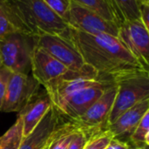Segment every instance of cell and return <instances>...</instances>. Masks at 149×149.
I'll return each instance as SVG.
<instances>
[{
    "instance_id": "cell-9",
    "label": "cell",
    "mask_w": 149,
    "mask_h": 149,
    "mask_svg": "<svg viewBox=\"0 0 149 149\" xmlns=\"http://www.w3.org/2000/svg\"><path fill=\"white\" fill-rule=\"evenodd\" d=\"M117 38L148 70L149 30L145 27L141 19L125 21L120 24Z\"/></svg>"
},
{
    "instance_id": "cell-28",
    "label": "cell",
    "mask_w": 149,
    "mask_h": 149,
    "mask_svg": "<svg viewBox=\"0 0 149 149\" xmlns=\"http://www.w3.org/2000/svg\"><path fill=\"white\" fill-rule=\"evenodd\" d=\"M106 149H113V148H112V147L110 146V144H109V145L107 146V148H106Z\"/></svg>"
},
{
    "instance_id": "cell-7",
    "label": "cell",
    "mask_w": 149,
    "mask_h": 149,
    "mask_svg": "<svg viewBox=\"0 0 149 149\" xmlns=\"http://www.w3.org/2000/svg\"><path fill=\"white\" fill-rule=\"evenodd\" d=\"M40 84L28 75L11 73L6 87L1 112L19 113L37 95Z\"/></svg>"
},
{
    "instance_id": "cell-23",
    "label": "cell",
    "mask_w": 149,
    "mask_h": 149,
    "mask_svg": "<svg viewBox=\"0 0 149 149\" xmlns=\"http://www.w3.org/2000/svg\"><path fill=\"white\" fill-rule=\"evenodd\" d=\"M16 31L17 29L10 23L3 8L2 2H0V38Z\"/></svg>"
},
{
    "instance_id": "cell-15",
    "label": "cell",
    "mask_w": 149,
    "mask_h": 149,
    "mask_svg": "<svg viewBox=\"0 0 149 149\" xmlns=\"http://www.w3.org/2000/svg\"><path fill=\"white\" fill-rule=\"evenodd\" d=\"M52 107L51 99L46 92L38 93L31 99L25 107L18 113L23 120L24 137L33 131Z\"/></svg>"
},
{
    "instance_id": "cell-22",
    "label": "cell",
    "mask_w": 149,
    "mask_h": 149,
    "mask_svg": "<svg viewBox=\"0 0 149 149\" xmlns=\"http://www.w3.org/2000/svg\"><path fill=\"white\" fill-rule=\"evenodd\" d=\"M97 131H88L82 128H79L69 146L68 149H83L86 146L89 137Z\"/></svg>"
},
{
    "instance_id": "cell-4",
    "label": "cell",
    "mask_w": 149,
    "mask_h": 149,
    "mask_svg": "<svg viewBox=\"0 0 149 149\" xmlns=\"http://www.w3.org/2000/svg\"><path fill=\"white\" fill-rule=\"evenodd\" d=\"M35 47V37L19 31L0 38V56L3 66L11 73L28 75Z\"/></svg>"
},
{
    "instance_id": "cell-26",
    "label": "cell",
    "mask_w": 149,
    "mask_h": 149,
    "mask_svg": "<svg viewBox=\"0 0 149 149\" xmlns=\"http://www.w3.org/2000/svg\"><path fill=\"white\" fill-rule=\"evenodd\" d=\"M110 146L113 148V149H127L129 147V143L113 138L110 142Z\"/></svg>"
},
{
    "instance_id": "cell-2",
    "label": "cell",
    "mask_w": 149,
    "mask_h": 149,
    "mask_svg": "<svg viewBox=\"0 0 149 149\" xmlns=\"http://www.w3.org/2000/svg\"><path fill=\"white\" fill-rule=\"evenodd\" d=\"M2 5L12 25L23 33L64 35L69 29L43 0H3Z\"/></svg>"
},
{
    "instance_id": "cell-31",
    "label": "cell",
    "mask_w": 149,
    "mask_h": 149,
    "mask_svg": "<svg viewBox=\"0 0 149 149\" xmlns=\"http://www.w3.org/2000/svg\"><path fill=\"white\" fill-rule=\"evenodd\" d=\"M143 1H148V2H149V0H143Z\"/></svg>"
},
{
    "instance_id": "cell-19",
    "label": "cell",
    "mask_w": 149,
    "mask_h": 149,
    "mask_svg": "<svg viewBox=\"0 0 149 149\" xmlns=\"http://www.w3.org/2000/svg\"><path fill=\"white\" fill-rule=\"evenodd\" d=\"M131 146L143 148L149 146V112H148L129 138Z\"/></svg>"
},
{
    "instance_id": "cell-17",
    "label": "cell",
    "mask_w": 149,
    "mask_h": 149,
    "mask_svg": "<svg viewBox=\"0 0 149 149\" xmlns=\"http://www.w3.org/2000/svg\"><path fill=\"white\" fill-rule=\"evenodd\" d=\"M24 139L22 117L17 114L16 122L0 136V149H19Z\"/></svg>"
},
{
    "instance_id": "cell-1",
    "label": "cell",
    "mask_w": 149,
    "mask_h": 149,
    "mask_svg": "<svg viewBox=\"0 0 149 149\" xmlns=\"http://www.w3.org/2000/svg\"><path fill=\"white\" fill-rule=\"evenodd\" d=\"M64 36L73 44L85 63L96 71L100 81L115 83L120 77L148 71L117 37L89 34L70 27Z\"/></svg>"
},
{
    "instance_id": "cell-18",
    "label": "cell",
    "mask_w": 149,
    "mask_h": 149,
    "mask_svg": "<svg viewBox=\"0 0 149 149\" xmlns=\"http://www.w3.org/2000/svg\"><path fill=\"white\" fill-rule=\"evenodd\" d=\"M72 1L98 13L107 20L113 22L118 25L115 15L108 0H72Z\"/></svg>"
},
{
    "instance_id": "cell-24",
    "label": "cell",
    "mask_w": 149,
    "mask_h": 149,
    "mask_svg": "<svg viewBox=\"0 0 149 149\" xmlns=\"http://www.w3.org/2000/svg\"><path fill=\"white\" fill-rule=\"evenodd\" d=\"M10 74L11 72L8 70L6 68H4L3 66L0 67V112H1L2 105H3L4 96H5L7 83H8Z\"/></svg>"
},
{
    "instance_id": "cell-20",
    "label": "cell",
    "mask_w": 149,
    "mask_h": 149,
    "mask_svg": "<svg viewBox=\"0 0 149 149\" xmlns=\"http://www.w3.org/2000/svg\"><path fill=\"white\" fill-rule=\"evenodd\" d=\"M113 139V135L108 129L97 131L89 137L83 149H106Z\"/></svg>"
},
{
    "instance_id": "cell-6",
    "label": "cell",
    "mask_w": 149,
    "mask_h": 149,
    "mask_svg": "<svg viewBox=\"0 0 149 149\" xmlns=\"http://www.w3.org/2000/svg\"><path fill=\"white\" fill-rule=\"evenodd\" d=\"M100 82L103 81L100 80L98 74L94 70L87 72H73L69 70L44 87L51 99L52 108L56 110L74 92Z\"/></svg>"
},
{
    "instance_id": "cell-14",
    "label": "cell",
    "mask_w": 149,
    "mask_h": 149,
    "mask_svg": "<svg viewBox=\"0 0 149 149\" xmlns=\"http://www.w3.org/2000/svg\"><path fill=\"white\" fill-rule=\"evenodd\" d=\"M149 112V98H147L123 112L108 129L114 139L127 142L143 116Z\"/></svg>"
},
{
    "instance_id": "cell-29",
    "label": "cell",
    "mask_w": 149,
    "mask_h": 149,
    "mask_svg": "<svg viewBox=\"0 0 149 149\" xmlns=\"http://www.w3.org/2000/svg\"><path fill=\"white\" fill-rule=\"evenodd\" d=\"M3 66V63H2V60H1V56H0V67Z\"/></svg>"
},
{
    "instance_id": "cell-10",
    "label": "cell",
    "mask_w": 149,
    "mask_h": 149,
    "mask_svg": "<svg viewBox=\"0 0 149 149\" xmlns=\"http://www.w3.org/2000/svg\"><path fill=\"white\" fill-rule=\"evenodd\" d=\"M117 94L116 83L109 86L103 95L98 98L90 108L79 118L72 120L79 127L89 131L107 129V123L111 113Z\"/></svg>"
},
{
    "instance_id": "cell-21",
    "label": "cell",
    "mask_w": 149,
    "mask_h": 149,
    "mask_svg": "<svg viewBox=\"0 0 149 149\" xmlns=\"http://www.w3.org/2000/svg\"><path fill=\"white\" fill-rule=\"evenodd\" d=\"M47 6L66 24L69 18L71 0H43Z\"/></svg>"
},
{
    "instance_id": "cell-13",
    "label": "cell",
    "mask_w": 149,
    "mask_h": 149,
    "mask_svg": "<svg viewBox=\"0 0 149 149\" xmlns=\"http://www.w3.org/2000/svg\"><path fill=\"white\" fill-rule=\"evenodd\" d=\"M59 115L52 107L38 125L24 137L19 149H45L53 139L59 127Z\"/></svg>"
},
{
    "instance_id": "cell-25",
    "label": "cell",
    "mask_w": 149,
    "mask_h": 149,
    "mask_svg": "<svg viewBox=\"0 0 149 149\" xmlns=\"http://www.w3.org/2000/svg\"><path fill=\"white\" fill-rule=\"evenodd\" d=\"M140 19L145 27L149 30V2L141 1L139 4Z\"/></svg>"
},
{
    "instance_id": "cell-8",
    "label": "cell",
    "mask_w": 149,
    "mask_h": 149,
    "mask_svg": "<svg viewBox=\"0 0 149 149\" xmlns=\"http://www.w3.org/2000/svg\"><path fill=\"white\" fill-rule=\"evenodd\" d=\"M67 25L70 28L89 34L106 33L118 36L119 26L107 20L98 13L71 0Z\"/></svg>"
},
{
    "instance_id": "cell-27",
    "label": "cell",
    "mask_w": 149,
    "mask_h": 149,
    "mask_svg": "<svg viewBox=\"0 0 149 149\" xmlns=\"http://www.w3.org/2000/svg\"><path fill=\"white\" fill-rule=\"evenodd\" d=\"M127 149H149V148H148V147H147V148H134V147H133V146L129 145V147H128V148Z\"/></svg>"
},
{
    "instance_id": "cell-16",
    "label": "cell",
    "mask_w": 149,
    "mask_h": 149,
    "mask_svg": "<svg viewBox=\"0 0 149 149\" xmlns=\"http://www.w3.org/2000/svg\"><path fill=\"white\" fill-rule=\"evenodd\" d=\"M141 1L143 0H108L118 25L125 21L140 19L139 4Z\"/></svg>"
},
{
    "instance_id": "cell-30",
    "label": "cell",
    "mask_w": 149,
    "mask_h": 149,
    "mask_svg": "<svg viewBox=\"0 0 149 149\" xmlns=\"http://www.w3.org/2000/svg\"><path fill=\"white\" fill-rule=\"evenodd\" d=\"M54 136H55V135H54ZM53 138H54V137H53ZM52 140H53V139H52ZM51 142H52V141H51ZM51 142H50V143H51ZM50 143H49V145H50ZM49 145H48V146H47V147H46L45 149H48V148H49Z\"/></svg>"
},
{
    "instance_id": "cell-32",
    "label": "cell",
    "mask_w": 149,
    "mask_h": 149,
    "mask_svg": "<svg viewBox=\"0 0 149 149\" xmlns=\"http://www.w3.org/2000/svg\"><path fill=\"white\" fill-rule=\"evenodd\" d=\"M2 1H3V0H0V2H2Z\"/></svg>"
},
{
    "instance_id": "cell-12",
    "label": "cell",
    "mask_w": 149,
    "mask_h": 149,
    "mask_svg": "<svg viewBox=\"0 0 149 149\" xmlns=\"http://www.w3.org/2000/svg\"><path fill=\"white\" fill-rule=\"evenodd\" d=\"M31 76L40 85L45 86L69 70L54 57L36 46L35 43L31 59Z\"/></svg>"
},
{
    "instance_id": "cell-11",
    "label": "cell",
    "mask_w": 149,
    "mask_h": 149,
    "mask_svg": "<svg viewBox=\"0 0 149 149\" xmlns=\"http://www.w3.org/2000/svg\"><path fill=\"white\" fill-rule=\"evenodd\" d=\"M114 83L100 82L95 85H92L78 90L68 97L58 109H54L59 116H64L75 120L83 115L92 105L100 98L105 90Z\"/></svg>"
},
{
    "instance_id": "cell-3",
    "label": "cell",
    "mask_w": 149,
    "mask_h": 149,
    "mask_svg": "<svg viewBox=\"0 0 149 149\" xmlns=\"http://www.w3.org/2000/svg\"><path fill=\"white\" fill-rule=\"evenodd\" d=\"M117 94L107 119V128L112 125L123 112L138 103L149 98L148 71L130 74L115 81Z\"/></svg>"
},
{
    "instance_id": "cell-5",
    "label": "cell",
    "mask_w": 149,
    "mask_h": 149,
    "mask_svg": "<svg viewBox=\"0 0 149 149\" xmlns=\"http://www.w3.org/2000/svg\"><path fill=\"white\" fill-rule=\"evenodd\" d=\"M35 43L36 46L54 57L70 71L87 72L94 70L85 63L76 47L64 35L42 34L35 37Z\"/></svg>"
}]
</instances>
